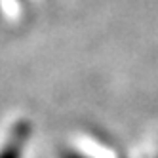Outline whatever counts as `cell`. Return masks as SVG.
Wrapping results in <instances>:
<instances>
[{
    "mask_svg": "<svg viewBox=\"0 0 158 158\" xmlns=\"http://www.w3.org/2000/svg\"><path fill=\"white\" fill-rule=\"evenodd\" d=\"M63 158H88V156H84L80 152H74V151H67V152H63Z\"/></svg>",
    "mask_w": 158,
    "mask_h": 158,
    "instance_id": "2",
    "label": "cell"
},
{
    "mask_svg": "<svg viewBox=\"0 0 158 158\" xmlns=\"http://www.w3.org/2000/svg\"><path fill=\"white\" fill-rule=\"evenodd\" d=\"M25 139H27V133L25 131L14 133V137L10 139V143L6 147H2V151H0V158H21Z\"/></svg>",
    "mask_w": 158,
    "mask_h": 158,
    "instance_id": "1",
    "label": "cell"
}]
</instances>
